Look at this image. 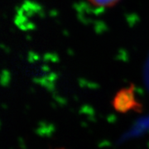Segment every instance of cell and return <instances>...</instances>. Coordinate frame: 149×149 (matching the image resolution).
Returning <instances> with one entry per match:
<instances>
[{
    "label": "cell",
    "instance_id": "obj_1",
    "mask_svg": "<svg viewBox=\"0 0 149 149\" xmlns=\"http://www.w3.org/2000/svg\"><path fill=\"white\" fill-rule=\"evenodd\" d=\"M135 88L133 85L123 88L116 94L113 100V105L117 111L126 113L129 110H138L141 104L136 100Z\"/></svg>",
    "mask_w": 149,
    "mask_h": 149
},
{
    "label": "cell",
    "instance_id": "obj_2",
    "mask_svg": "<svg viewBox=\"0 0 149 149\" xmlns=\"http://www.w3.org/2000/svg\"><path fill=\"white\" fill-rule=\"evenodd\" d=\"M87 1L95 7L106 8L116 5L121 0H87Z\"/></svg>",
    "mask_w": 149,
    "mask_h": 149
}]
</instances>
